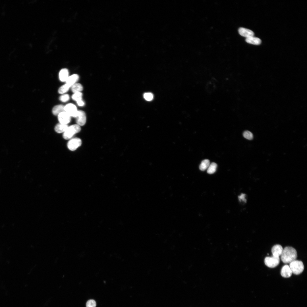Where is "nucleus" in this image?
<instances>
[{"mask_svg": "<svg viewBox=\"0 0 307 307\" xmlns=\"http://www.w3.org/2000/svg\"><path fill=\"white\" fill-rule=\"evenodd\" d=\"M205 89L207 93L212 94L214 93L218 88V82L215 78H211L208 80L205 84Z\"/></svg>", "mask_w": 307, "mask_h": 307, "instance_id": "2", "label": "nucleus"}, {"mask_svg": "<svg viewBox=\"0 0 307 307\" xmlns=\"http://www.w3.org/2000/svg\"><path fill=\"white\" fill-rule=\"evenodd\" d=\"M69 73L66 69H63L59 72V77L60 80L62 82L66 81L69 76Z\"/></svg>", "mask_w": 307, "mask_h": 307, "instance_id": "14", "label": "nucleus"}, {"mask_svg": "<svg viewBox=\"0 0 307 307\" xmlns=\"http://www.w3.org/2000/svg\"><path fill=\"white\" fill-rule=\"evenodd\" d=\"M144 97L146 100L148 101H150L153 99V96L151 93H146L144 94Z\"/></svg>", "mask_w": 307, "mask_h": 307, "instance_id": "25", "label": "nucleus"}, {"mask_svg": "<svg viewBox=\"0 0 307 307\" xmlns=\"http://www.w3.org/2000/svg\"><path fill=\"white\" fill-rule=\"evenodd\" d=\"M64 106L59 105L54 106L52 109V113L55 115H58L60 113L64 111Z\"/></svg>", "mask_w": 307, "mask_h": 307, "instance_id": "17", "label": "nucleus"}, {"mask_svg": "<svg viewBox=\"0 0 307 307\" xmlns=\"http://www.w3.org/2000/svg\"><path fill=\"white\" fill-rule=\"evenodd\" d=\"M58 118L60 123L67 125L70 121L71 116L64 111L60 113L58 115Z\"/></svg>", "mask_w": 307, "mask_h": 307, "instance_id": "8", "label": "nucleus"}, {"mask_svg": "<svg viewBox=\"0 0 307 307\" xmlns=\"http://www.w3.org/2000/svg\"><path fill=\"white\" fill-rule=\"evenodd\" d=\"M96 302L93 300H90L87 301L86 303V307H96Z\"/></svg>", "mask_w": 307, "mask_h": 307, "instance_id": "24", "label": "nucleus"}, {"mask_svg": "<svg viewBox=\"0 0 307 307\" xmlns=\"http://www.w3.org/2000/svg\"><path fill=\"white\" fill-rule=\"evenodd\" d=\"M283 248L282 246L280 244H276L272 247L271 252L273 256L275 257H279L282 253Z\"/></svg>", "mask_w": 307, "mask_h": 307, "instance_id": "11", "label": "nucleus"}, {"mask_svg": "<svg viewBox=\"0 0 307 307\" xmlns=\"http://www.w3.org/2000/svg\"><path fill=\"white\" fill-rule=\"evenodd\" d=\"M292 274V271L289 265H285L282 267L281 271V274L283 277L285 278L289 277L291 276Z\"/></svg>", "mask_w": 307, "mask_h": 307, "instance_id": "12", "label": "nucleus"}, {"mask_svg": "<svg viewBox=\"0 0 307 307\" xmlns=\"http://www.w3.org/2000/svg\"><path fill=\"white\" fill-rule=\"evenodd\" d=\"M82 144L81 140L78 138H75L71 139L68 142L67 146L70 150L74 151L80 146Z\"/></svg>", "mask_w": 307, "mask_h": 307, "instance_id": "6", "label": "nucleus"}, {"mask_svg": "<svg viewBox=\"0 0 307 307\" xmlns=\"http://www.w3.org/2000/svg\"><path fill=\"white\" fill-rule=\"evenodd\" d=\"M245 40L248 43L255 45H259L261 43V40L260 38L254 36L246 38Z\"/></svg>", "mask_w": 307, "mask_h": 307, "instance_id": "15", "label": "nucleus"}, {"mask_svg": "<svg viewBox=\"0 0 307 307\" xmlns=\"http://www.w3.org/2000/svg\"><path fill=\"white\" fill-rule=\"evenodd\" d=\"M68 126L67 125H65L60 123L57 124L55 126V131L58 133L64 132L67 129Z\"/></svg>", "mask_w": 307, "mask_h": 307, "instance_id": "16", "label": "nucleus"}, {"mask_svg": "<svg viewBox=\"0 0 307 307\" xmlns=\"http://www.w3.org/2000/svg\"><path fill=\"white\" fill-rule=\"evenodd\" d=\"M70 87L67 84H65L61 86L59 89L58 92L60 94H63L68 91Z\"/></svg>", "mask_w": 307, "mask_h": 307, "instance_id": "21", "label": "nucleus"}, {"mask_svg": "<svg viewBox=\"0 0 307 307\" xmlns=\"http://www.w3.org/2000/svg\"><path fill=\"white\" fill-rule=\"evenodd\" d=\"M81 130L80 126L77 124L72 125L68 127L63 134V138L65 139L71 138L75 134L79 132Z\"/></svg>", "mask_w": 307, "mask_h": 307, "instance_id": "4", "label": "nucleus"}, {"mask_svg": "<svg viewBox=\"0 0 307 307\" xmlns=\"http://www.w3.org/2000/svg\"><path fill=\"white\" fill-rule=\"evenodd\" d=\"M217 165L215 163L213 162L209 165L207 171V172L209 174L214 173L216 171Z\"/></svg>", "mask_w": 307, "mask_h": 307, "instance_id": "20", "label": "nucleus"}, {"mask_svg": "<svg viewBox=\"0 0 307 307\" xmlns=\"http://www.w3.org/2000/svg\"><path fill=\"white\" fill-rule=\"evenodd\" d=\"M243 135L244 137L248 140H250L253 139V134L251 132L248 130L244 131Z\"/></svg>", "mask_w": 307, "mask_h": 307, "instance_id": "23", "label": "nucleus"}, {"mask_svg": "<svg viewBox=\"0 0 307 307\" xmlns=\"http://www.w3.org/2000/svg\"><path fill=\"white\" fill-rule=\"evenodd\" d=\"M79 76L77 74H73L69 76L67 80L66 84L70 87H71L78 80Z\"/></svg>", "mask_w": 307, "mask_h": 307, "instance_id": "13", "label": "nucleus"}, {"mask_svg": "<svg viewBox=\"0 0 307 307\" xmlns=\"http://www.w3.org/2000/svg\"><path fill=\"white\" fill-rule=\"evenodd\" d=\"M246 194H241V195L238 196L239 201H243L245 203L246 202V200L245 199Z\"/></svg>", "mask_w": 307, "mask_h": 307, "instance_id": "27", "label": "nucleus"}, {"mask_svg": "<svg viewBox=\"0 0 307 307\" xmlns=\"http://www.w3.org/2000/svg\"><path fill=\"white\" fill-rule=\"evenodd\" d=\"M238 32L240 35L246 38L254 36V33L252 31L244 28H239Z\"/></svg>", "mask_w": 307, "mask_h": 307, "instance_id": "10", "label": "nucleus"}, {"mask_svg": "<svg viewBox=\"0 0 307 307\" xmlns=\"http://www.w3.org/2000/svg\"><path fill=\"white\" fill-rule=\"evenodd\" d=\"M281 259L285 264L290 263L296 260L297 253L296 250L291 246H287L283 249L281 254Z\"/></svg>", "mask_w": 307, "mask_h": 307, "instance_id": "1", "label": "nucleus"}, {"mask_svg": "<svg viewBox=\"0 0 307 307\" xmlns=\"http://www.w3.org/2000/svg\"><path fill=\"white\" fill-rule=\"evenodd\" d=\"M65 111L68 113L70 116L76 117L78 111L76 106L74 104L69 103L64 106Z\"/></svg>", "mask_w": 307, "mask_h": 307, "instance_id": "7", "label": "nucleus"}, {"mask_svg": "<svg viewBox=\"0 0 307 307\" xmlns=\"http://www.w3.org/2000/svg\"><path fill=\"white\" fill-rule=\"evenodd\" d=\"M76 122L79 126H83L85 125L86 121V115L84 112L82 111H78L76 116Z\"/></svg>", "mask_w": 307, "mask_h": 307, "instance_id": "9", "label": "nucleus"}, {"mask_svg": "<svg viewBox=\"0 0 307 307\" xmlns=\"http://www.w3.org/2000/svg\"><path fill=\"white\" fill-rule=\"evenodd\" d=\"M69 99V96L68 94H64L61 95L59 98V99L62 102H66Z\"/></svg>", "mask_w": 307, "mask_h": 307, "instance_id": "26", "label": "nucleus"}, {"mask_svg": "<svg viewBox=\"0 0 307 307\" xmlns=\"http://www.w3.org/2000/svg\"><path fill=\"white\" fill-rule=\"evenodd\" d=\"M210 165V161L208 159H205L202 161L199 166L200 169L204 171L208 168Z\"/></svg>", "mask_w": 307, "mask_h": 307, "instance_id": "19", "label": "nucleus"}, {"mask_svg": "<svg viewBox=\"0 0 307 307\" xmlns=\"http://www.w3.org/2000/svg\"><path fill=\"white\" fill-rule=\"evenodd\" d=\"M289 266L292 273L296 275L301 273L304 269V266L302 262L296 260L290 263Z\"/></svg>", "mask_w": 307, "mask_h": 307, "instance_id": "3", "label": "nucleus"}, {"mask_svg": "<svg viewBox=\"0 0 307 307\" xmlns=\"http://www.w3.org/2000/svg\"><path fill=\"white\" fill-rule=\"evenodd\" d=\"M82 94L80 92L74 93L72 96V99L76 101L82 99Z\"/></svg>", "mask_w": 307, "mask_h": 307, "instance_id": "22", "label": "nucleus"}, {"mask_svg": "<svg viewBox=\"0 0 307 307\" xmlns=\"http://www.w3.org/2000/svg\"><path fill=\"white\" fill-rule=\"evenodd\" d=\"M78 105L79 106H83L84 105V103L82 99L76 101Z\"/></svg>", "mask_w": 307, "mask_h": 307, "instance_id": "28", "label": "nucleus"}, {"mask_svg": "<svg viewBox=\"0 0 307 307\" xmlns=\"http://www.w3.org/2000/svg\"><path fill=\"white\" fill-rule=\"evenodd\" d=\"M279 257H267L264 259L265 264L270 268H274L277 266L280 263Z\"/></svg>", "mask_w": 307, "mask_h": 307, "instance_id": "5", "label": "nucleus"}, {"mask_svg": "<svg viewBox=\"0 0 307 307\" xmlns=\"http://www.w3.org/2000/svg\"><path fill=\"white\" fill-rule=\"evenodd\" d=\"M71 89L74 93L80 92L83 90V87L80 84L76 83L71 86Z\"/></svg>", "mask_w": 307, "mask_h": 307, "instance_id": "18", "label": "nucleus"}]
</instances>
